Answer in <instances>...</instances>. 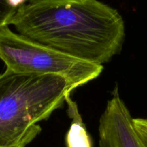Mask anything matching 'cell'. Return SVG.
I'll use <instances>...</instances> for the list:
<instances>
[{
	"mask_svg": "<svg viewBox=\"0 0 147 147\" xmlns=\"http://www.w3.org/2000/svg\"><path fill=\"white\" fill-rule=\"evenodd\" d=\"M133 123L144 146L147 147V119H133Z\"/></svg>",
	"mask_w": 147,
	"mask_h": 147,
	"instance_id": "cell-7",
	"label": "cell"
},
{
	"mask_svg": "<svg viewBox=\"0 0 147 147\" xmlns=\"http://www.w3.org/2000/svg\"><path fill=\"white\" fill-rule=\"evenodd\" d=\"M75 89L64 78L0 73V147L27 145L41 131L37 123L63 106Z\"/></svg>",
	"mask_w": 147,
	"mask_h": 147,
	"instance_id": "cell-2",
	"label": "cell"
},
{
	"mask_svg": "<svg viewBox=\"0 0 147 147\" xmlns=\"http://www.w3.org/2000/svg\"><path fill=\"white\" fill-rule=\"evenodd\" d=\"M0 59L14 73L64 78L76 88L99 77L102 65L62 53L12 31L0 28Z\"/></svg>",
	"mask_w": 147,
	"mask_h": 147,
	"instance_id": "cell-3",
	"label": "cell"
},
{
	"mask_svg": "<svg viewBox=\"0 0 147 147\" xmlns=\"http://www.w3.org/2000/svg\"><path fill=\"white\" fill-rule=\"evenodd\" d=\"M17 8L12 0H0V28L10 25Z\"/></svg>",
	"mask_w": 147,
	"mask_h": 147,
	"instance_id": "cell-6",
	"label": "cell"
},
{
	"mask_svg": "<svg viewBox=\"0 0 147 147\" xmlns=\"http://www.w3.org/2000/svg\"><path fill=\"white\" fill-rule=\"evenodd\" d=\"M99 147H146L133 123V118L120 97L118 88L99 119Z\"/></svg>",
	"mask_w": 147,
	"mask_h": 147,
	"instance_id": "cell-4",
	"label": "cell"
},
{
	"mask_svg": "<svg viewBox=\"0 0 147 147\" xmlns=\"http://www.w3.org/2000/svg\"><path fill=\"white\" fill-rule=\"evenodd\" d=\"M65 102L68 105V114L72 119L71 124L66 136V146L92 147L91 138L79 113L77 105L71 98L70 95L66 98Z\"/></svg>",
	"mask_w": 147,
	"mask_h": 147,
	"instance_id": "cell-5",
	"label": "cell"
},
{
	"mask_svg": "<svg viewBox=\"0 0 147 147\" xmlns=\"http://www.w3.org/2000/svg\"><path fill=\"white\" fill-rule=\"evenodd\" d=\"M10 24L33 41L102 65L120 53L125 39L122 16L98 0H28Z\"/></svg>",
	"mask_w": 147,
	"mask_h": 147,
	"instance_id": "cell-1",
	"label": "cell"
},
{
	"mask_svg": "<svg viewBox=\"0 0 147 147\" xmlns=\"http://www.w3.org/2000/svg\"><path fill=\"white\" fill-rule=\"evenodd\" d=\"M27 145L26 144H20V145H17V146H11V147H25Z\"/></svg>",
	"mask_w": 147,
	"mask_h": 147,
	"instance_id": "cell-8",
	"label": "cell"
}]
</instances>
